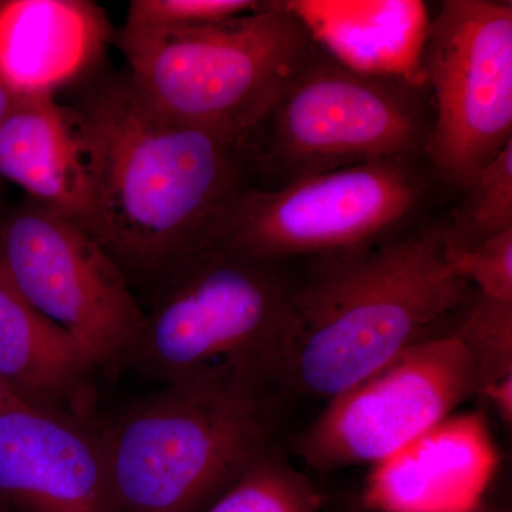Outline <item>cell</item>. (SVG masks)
Returning <instances> with one entry per match:
<instances>
[{"instance_id": "44dd1931", "label": "cell", "mask_w": 512, "mask_h": 512, "mask_svg": "<svg viewBox=\"0 0 512 512\" xmlns=\"http://www.w3.org/2000/svg\"><path fill=\"white\" fill-rule=\"evenodd\" d=\"M483 396L494 407L495 413L503 421L504 426L510 429L512 423V376L495 383Z\"/></svg>"}, {"instance_id": "9c48e42d", "label": "cell", "mask_w": 512, "mask_h": 512, "mask_svg": "<svg viewBox=\"0 0 512 512\" xmlns=\"http://www.w3.org/2000/svg\"><path fill=\"white\" fill-rule=\"evenodd\" d=\"M0 272L97 369L126 365L144 311L126 275L79 222L30 200L0 215Z\"/></svg>"}, {"instance_id": "2e32d148", "label": "cell", "mask_w": 512, "mask_h": 512, "mask_svg": "<svg viewBox=\"0 0 512 512\" xmlns=\"http://www.w3.org/2000/svg\"><path fill=\"white\" fill-rule=\"evenodd\" d=\"M202 512H322L311 478L271 446Z\"/></svg>"}, {"instance_id": "7402d4cb", "label": "cell", "mask_w": 512, "mask_h": 512, "mask_svg": "<svg viewBox=\"0 0 512 512\" xmlns=\"http://www.w3.org/2000/svg\"><path fill=\"white\" fill-rule=\"evenodd\" d=\"M18 94L12 92L6 84L0 82V126L8 116L9 111L12 110Z\"/></svg>"}, {"instance_id": "7a4b0ae2", "label": "cell", "mask_w": 512, "mask_h": 512, "mask_svg": "<svg viewBox=\"0 0 512 512\" xmlns=\"http://www.w3.org/2000/svg\"><path fill=\"white\" fill-rule=\"evenodd\" d=\"M473 292L448 254L443 224L308 259L282 352V393L328 402L450 328Z\"/></svg>"}, {"instance_id": "8992f818", "label": "cell", "mask_w": 512, "mask_h": 512, "mask_svg": "<svg viewBox=\"0 0 512 512\" xmlns=\"http://www.w3.org/2000/svg\"><path fill=\"white\" fill-rule=\"evenodd\" d=\"M423 84L362 69L318 45L254 133L278 185L349 165L424 154L431 111Z\"/></svg>"}, {"instance_id": "52a82bcc", "label": "cell", "mask_w": 512, "mask_h": 512, "mask_svg": "<svg viewBox=\"0 0 512 512\" xmlns=\"http://www.w3.org/2000/svg\"><path fill=\"white\" fill-rule=\"evenodd\" d=\"M429 181L416 158H387L247 188L220 244L261 261L346 254L390 239Z\"/></svg>"}, {"instance_id": "5bb4252c", "label": "cell", "mask_w": 512, "mask_h": 512, "mask_svg": "<svg viewBox=\"0 0 512 512\" xmlns=\"http://www.w3.org/2000/svg\"><path fill=\"white\" fill-rule=\"evenodd\" d=\"M83 346L37 312L0 272V380L18 402L93 419V376Z\"/></svg>"}, {"instance_id": "7c38bea8", "label": "cell", "mask_w": 512, "mask_h": 512, "mask_svg": "<svg viewBox=\"0 0 512 512\" xmlns=\"http://www.w3.org/2000/svg\"><path fill=\"white\" fill-rule=\"evenodd\" d=\"M495 466L481 416H450L373 467L359 503L376 512H477Z\"/></svg>"}, {"instance_id": "277c9868", "label": "cell", "mask_w": 512, "mask_h": 512, "mask_svg": "<svg viewBox=\"0 0 512 512\" xmlns=\"http://www.w3.org/2000/svg\"><path fill=\"white\" fill-rule=\"evenodd\" d=\"M278 394L164 386L103 426L119 512H202L269 447Z\"/></svg>"}, {"instance_id": "ba28073f", "label": "cell", "mask_w": 512, "mask_h": 512, "mask_svg": "<svg viewBox=\"0 0 512 512\" xmlns=\"http://www.w3.org/2000/svg\"><path fill=\"white\" fill-rule=\"evenodd\" d=\"M421 74L433 94L424 156L463 190L512 141V3H441L424 33Z\"/></svg>"}, {"instance_id": "9a60e30c", "label": "cell", "mask_w": 512, "mask_h": 512, "mask_svg": "<svg viewBox=\"0 0 512 512\" xmlns=\"http://www.w3.org/2000/svg\"><path fill=\"white\" fill-rule=\"evenodd\" d=\"M0 178L87 229L86 165L69 111L55 94L16 97L0 126Z\"/></svg>"}, {"instance_id": "4fadbf2b", "label": "cell", "mask_w": 512, "mask_h": 512, "mask_svg": "<svg viewBox=\"0 0 512 512\" xmlns=\"http://www.w3.org/2000/svg\"><path fill=\"white\" fill-rule=\"evenodd\" d=\"M106 22L82 0L0 2V82L18 96L55 94L101 52Z\"/></svg>"}, {"instance_id": "8fae6325", "label": "cell", "mask_w": 512, "mask_h": 512, "mask_svg": "<svg viewBox=\"0 0 512 512\" xmlns=\"http://www.w3.org/2000/svg\"><path fill=\"white\" fill-rule=\"evenodd\" d=\"M0 512H119L103 426L18 400L0 407Z\"/></svg>"}, {"instance_id": "ffe728a7", "label": "cell", "mask_w": 512, "mask_h": 512, "mask_svg": "<svg viewBox=\"0 0 512 512\" xmlns=\"http://www.w3.org/2000/svg\"><path fill=\"white\" fill-rule=\"evenodd\" d=\"M458 272L485 298L512 301V228L453 258Z\"/></svg>"}, {"instance_id": "e0dca14e", "label": "cell", "mask_w": 512, "mask_h": 512, "mask_svg": "<svg viewBox=\"0 0 512 512\" xmlns=\"http://www.w3.org/2000/svg\"><path fill=\"white\" fill-rule=\"evenodd\" d=\"M461 191L464 200L443 224L451 259L512 228V141Z\"/></svg>"}, {"instance_id": "5b68a950", "label": "cell", "mask_w": 512, "mask_h": 512, "mask_svg": "<svg viewBox=\"0 0 512 512\" xmlns=\"http://www.w3.org/2000/svg\"><path fill=\"white\" fill-rule=\"evenodd\" d=\"M128 76L158 110L238 148L318 45L298 6L265 2L237 18L117 36Z\"/></svg>"}, {"instance_id": "3957f363", "label": "cell", "mask_w": 512, "mask_h": 512, "mask_svg": "<svg viewBox=\"0 0 512 512\" xmlns=\"http://www.w3.org/2000/svg\"><path fill=\"white\" fill-rule=\"evenodd\" d=\"M281 262L212 245L153 288L126 365L164 383L229 384L282 394L296 282Z\"/></svg>"}, {"instance_id": "30bf717a", "label": "cell", "mask_w": 512, "mask_h": 512, "mask_svg": "<svg viewBox=\"0 0 512 512\" xmlns=\"http://www.w3.org/2000/svg\"><path fill=\"white\" fill-rule=\"evenodd\" d=\"M474 396L478 383L473 359L448 328L328 400L293 437L289 453L323 473L375 467Z\"/></svg>"}, {"instance_id": "603a6c76", "label": "cell", "mask_w": 512, "mask_h": 512, "mask_svg": "<svg viewBox=\"0 0 512 512\" xmlns=\"http://www.w3.org/2000/svg\"><path fill=\"white\" fill-rule=\"evenodd\" d=\"M13 400H16L15 397L10 394L8 387H6L2 380H0V407L13 402Z\"/></svg>"}, {"instance_id": "cb8c5ba5", "label": "cell", "mask_w": 512, "mask_h": 512, "mask_svg": "<svg viewBox=\"0 0 512 512\" xmlns=\"http://www.w3.org/2000/svg\"><path fill=\"white\" fill-rule=\"evenodd\" d=\"M349 512H376V511H373V510H369V508H366L365 505H362V504H357L355 508H352V510H350ZM477 512H503V511H498V510H494V508H488V507H481L480 510H478Z\"/></svg>"}, {"instance_id": "ac0fdd59", "label": "cell", "mask_w": 512, "mask_h": 512, "mask_svg": "<svg viewBox=\"0 0 512 512\" xmlns=\"http://www.w3.org/2000/svg\"><path fill=\"white\" fill-rule=\"evenodd\" d=\"M450 329L473 359L480 396L512 376V301L485 298L474 291Z\"/></svg>"}, {"instance_id": "6da1fadb", "label": "cell", "mask_w": 512, "mask_h": 512, "mask_svg": "<svg viewBox=\"0 0 512 512\" xmlns=\"http://www.w3.org/2000/svg\"><path fill=\"white\" fill-rule=\"evenodd\" d=\"M89 181L87 231L130 285L154 288L220 244L247 188L239 148L158 110L127 74L67 107Z\"/></svg>"}, {"instance_id": "d6986e66", "label": "cell", "mask_w": 512, "mask_h": 512, "mask_svg": "<svg viewBox=\"0 0 512 512\" xmlns=\"http://www.w3.org/2000/svg\"><path fill=\"white\" fill-rule=\"evenodd\" d=\"M255 0H133L119 36L138 37L194 28L261 9Z\"/></svg>"}]
</instances>
